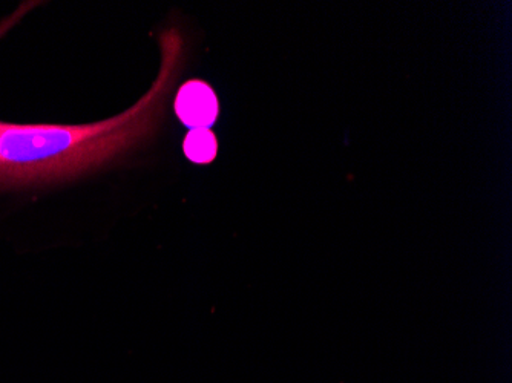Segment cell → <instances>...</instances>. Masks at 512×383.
Returning a JSON list of instances; mask_svg holds the SVG:
<instances>
[{"label": "cell", "mask_w": 512, "mask_h": 383, "mask_svg": "<svg viewBox=\"0 0 512 383\" xmlns=\"http://www.w3.org/2000/svg\"><path fill=\"white\" fill-rule=\"evenodd\" d=\"M36 4L0 23V37ZM161 73L151 91L122 114L89 125H17L0 122V187L73 180L135 148L151 131L165 91Z\"/></svg>", "instance_id": "cell-1"}, {"label": "cell", "mask_w": 512, "mask_h": 383, "mask_svg": "<svg viewBox=\"0 0 512 383\" xmlns=\"http://www.w3.org/2000/svg\"><path fill=\"white\" fill-rule=\"evenodd\" d=\"M175 112L192 129H209L218 115V99L211 86L201 80L184 83L175 99Z\"/></svg>", "instance_id": "cell-2"}, {"label": "cell", "mask_w": 512, "mask_h": 383, "mask_svg": "<svg viewBox=\"0 0 512 383\" xmlns=\"http://www.w3.org/2000/svg\"><path fill=\"white\" fill-rule=\"evenodd\" d=\"M184 154L197 164H207L217 157V137L211 129H192L184 140Z\"/></svg>", "instance_id": "cell-3"}]
</instances>
